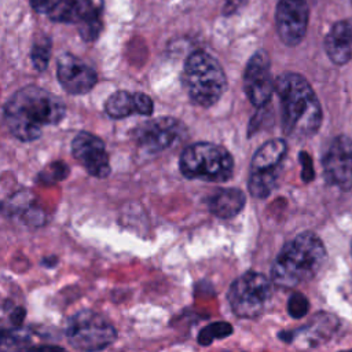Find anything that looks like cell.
I'll use <instances>...</instances> for the list:
<instances>
[{"label":"cell","instance_id":"52a82bcc","mask_svg":"<svg viewBox=\"0 0 352 352\" xmlns=\"http://www.w3.org/2000/svg\"><path fill=\"white\" fill-rule=\"evenodd\" d=\"M69 342L82 352H99L117 338L116 327L91 309L74 314L66 326Z\"/></svg>","mask_w":352,"mask_h":352},{"label":"cell","instance_id":"4316f807","mask_svg":"<svg viewBox=\"0 0 352 352\" xmlns=\"http://www.w3.org/2000/svg\"><path fill=\"white\" fill-rule=\"evenodd\" d=\"M28 352H67V351L59 345H41V346L33 348Z\"/></svg>","mask_w":352,"mask_h":352},{"label":"cell","instance_id":"9a60e30c","mask_svg":"<svg viewBox=\"0 0 352 352\" xmlns=\"http://www.w3.org/2000/svg\"><path fill=\"white\" fill-rule=\"evenodd\" d=\"M246 195L238 188H221L209 199L210 212L220 219L236 216L245 206Z\"/></svg>","mask_w":352,"mask_h":352},{"label":"cell","instance_id":"7c38bea8","mask_svg":"<svg viewBox=\"0 0 352 352\" xmlns=\"http://www.w3.org/2000/svg\"><path fill=\"white\" fill-rule=\"evenodd\" d=\"M73 157L84 169L95 177H106L110 173L109 154L104 143L89 132H78L72 142Z\"/></svg>","mask_w":352,"mask_h":352},{"label":"cell","instance_id":"484cf974","mask_svg":"<svg viewBox=\"0 0 352 352\" xmlns=\"http://www.w3.org/2000/svg\"><path fill=\"white\" fill-rule=\"evenodd\" d=\"M26 316V309L23 307H15L10 314V323L12 327H22L23 319Z\"/></svg>","mask_w":352,"mask_h":352},{"label":"cell","instance_id":"e0dca14e","mask_svg":"<svg viewBox=\"0 0 352 352\" xmlns=\"http://www.w3.org/2000/svg\"><path fill=\"white\" fill-rule=\"evenodd\" d=\"M279 170H250L248 188L252 197L265 198L268 197L276 186Z\"/></svg>","mask_w":352,"mask_h":352},{"label":"cell","instance_id":"cb8c5ba5","mask_svg":"<svg viewBox=\"0 0 352 352\" xmlns=\"http://www.w3.org/2000/svg\"><path fill=\"white\" fill-rule=\"evenodd\" d=\"M135 103H136V113L142 116H150L153 113V100L150 96L142 92L135 94Z\"/></svg>","mask_w":352,"mask_h":352},{"label":"cell","instance_id":"5b68a950","mask_svg":"<svg viewBox=\"0 0 352 352\" xmlns=\"http://www.w3.org/2000/svg\"><path fill=\"white\" fill-rule=\"evenodd\" d=\"M179 166L187 179L227 182L234 172V160L227 148L209 142H198L183 150Z\"/></svg>","mask_w":352,"mask_h":352},{"label":"cell","instance_id":"3957f363","mask_svg":"<svg viewBox=\"0 0 352 352\" xmlns=\"http://www.w3.org/2000/svg\"><path fill=\"white\" fill-rule=\"evenodd\" d=\"M326 261L322 239L304 231L296 235L278 253L271 267V282L282 287H294L316 276Z\"/></svg>","mask_w":352,"mask_h":352},{"label":"cell","instance_id":"8fae6325","mask_svg":"<svg viewBox=\"0 0 352 352\" xmlns=\"http://www.w3.org/2000/svg\"><path fill=\"white\" fill-rule=\"evenodd\" d=\"M324 176L330 184L342 190L352 187V139L348 136H337L324 158H323Z\"/></svg>","mask_w":352,"mask_h":352},{"label":"cell","instance_id":"8992f818","mask_svg":"<svg viewBox=\"0 0 352 352\" xmlns=\"http://www.w3.org/2000/svg\"><path fill=\"white\" fill-rule=\"evenodd\" d=\"M227 297L236 316L254 319L265 311L272 297V282L261 272L248 271L231 283Z\"/></svg>","mask_w":352,"mask_h":352},{"label":"cell","instance_id":"603a6c76","mask_svg":"<svg viewBox=\"0 0 352 352\" xmlns=\"http://www.w3.org/2000/svg\"><path fill=\"white\" fill-rule=\"evenodd\" d=\"M308 311H309L308 298L300 292H293L287 300V314L294 319H301L308 314Z\"/></svg>","mask_w":352,"mask_h":352},{"label":"cell","instance_id":"6da1fadb","mask_svg":"<svg viewBox=\"0 0 352 352\" xmlns=\"http://www.w3.org/2000/svg\"><path fill=\"white\" fill-rule=\"evenodd\" d=\"M63 102L48 91L28 85L16 91L4 107V120L12 135L30 142L41 135L45 125H55L65 117Z\"/></svg>","mask_w":352,"mask_h":352},{"label":"cell","instance_id":"5bb4252c","mask_svg":"<svg viewBox=\"0 0 352 352\" xmlns=\"http://www.w3.org/2000/svg\"><path fill=\"white\" fill-rule=\"evenodd\" d=\"M324 50L333 63L345 65L352 56V25L336 22L324 38Z\"/></svg>","mask_w":352,"mask_h":352},{"label":"cell","instance_id":"7402d4cb","mask_svg":"<svg viewBox=\"0 0 352 352\" xmlns=\"http://www.w3.org/2000/svg\"><path fill=\"white\" fill-rule=\"evenodd\" d=\"M69 173V168L66 164L63 162H51L50 165H47L37 176V182L41 184H55L60 180H63Z\"/></svg>","mask_w":352,"mask_h":352},{"label":"cell","instance_id":"ac0fdd59","mask_svg":"<svg viewBox=\"0 0 352 352\" xmlns=\"http://www.w3.org/2000/svg\"><path fill=\"white\" fill-rule=\"evenodd\" d=\"M104 110L111 118H125V117L136 113L135 94H129L126 91L114 92L106 100Z\"/></svg>","mask_w":352,"mask_h":352},{"label":"cell","instance_id":"2e32d148","mask_svg":"<svg viewBox=\"0 0 352 352\" xmlns=\"http://www.w3.org/2000/svg\"><path fill=\"white\" fill-rule=\"evenodd\" d=\"M287 151V144L283 139H272L265 142L254 153L250 170H278Z\"/></svg>","mask_w":352,"mask_h":352},{"label":"cell","instance_id":"9c48e42d","mask_svg":"<svg viewBox=\"0 0 352 352\" xmlns=\"http://www.w3.org/2000/svg\"><path fill=\"white\" fill-rule=\"evenodd\" d=\"M271 63L265 51H257L249 59L245 76V92L256 107H263L275 92V81L271 77Z\"/></svg>","mask_w":352,"mask_h":352},{"label":"cell","instance_id":"f1b7e54d","mask_svg":"<svg viewBox=\"0 0 352 352\" xmlns=\"http://www.w3.org/2000/svg\"><path fill=\"white\" fill-rule=\"evenodd\" d=\"M340 352H352V348L351 349H345V351H340Z\"/></svg>","mask_w":352,"mask_h":352},{"label":"cell","instance_id":"ffe728a7","mask_svg":"<svg viewBox=\"0 0 352 352\" xmlns=\"http://www.w3.org/2000/svg\"><path fill=\"white\" fill-rule=\"evenodd\" d=\"M28 342V337L22 329L0 326V352H15L22 349Z\"/></svg>","mask_w":352,"mask_h":352},{"label":"cell","instance_id":"d4e9b609","mask_svg":"<svg viewBox=\"0 0 352 352\" xmlns=\"http://www.w3.org/2000/svg\"><path fill=\"white\" fill-rule=\"evenodd\" d=\"M300 162L302 166V172H301L302 180L309 182L314 177V168H312L311 157L305 151H302V153H300Z\"/></svg>","mask_w":352,"mask_h":352},{"label":"cell","instance_id":"7a4b0ae2","mask_svg":"<svg viewBox=\"0 0 352 352\" xmlns=\"http://www.w3.org/2000/svg\"><path fill=\"white\" fill-rule=\"evenodd\" d=\"M282 104V126L286 135L308 138L322 124V107L309 82L297 73H283L275 80Z\"/></svg>","mask_w":352,"mask_h":352},{"label":"cell","instance_id":"d6986e66","mask_svg":"<svg viewBox=\"0 0 352 352\" xmlns=\"http://www.w3.org/2000/svg\"><path fill=\"white\" fill-rule=\"evenodd\" d=\"M232 331H234V329L228 322L219 320V322H213V323H209L208 326L202 327L198 333L197 340H198L199 345L208 346L216 340H223V338L231 336Z\"/></svg>","mask_w":352,"mask_h":352},{"label":"cell","instance_id":"83f0119b","mask_svg":"<svg viewBox=\"0 0 352 352\" xmlns=\"http://www.w3.org/2000/svg\"><path fill=\"white\" fill-rule=\"evenodd\" d=\"M56 261H58V258H56L55 256H50V257H45V258L43 260V265H45V267H54V265H56Z\"/></svg>","mask_w":352,"mask_h":352},{"label":"cell","instance_id":"4fadbf2b","mask_svg":"<svg viewBox=\"0 0 352 352\" xmlns=\"http://www.w3.org/2000/svg\"><path fill=\"white\" fill-rule=\"evenodd\" d=\"M56 76L62 88L70 95H82L89 92L98 80L96 73L91 66L69 54L59 58Z\"/></svg>","mask_w":352,"mask_h":352},{"label":"cell","instance_id":"44dd1931","mask_svg":"<svg viewBox=\"0 0 352 352\" xmlns=\"http://www.w3.org/2000/svg\"><path fill=\"white\" fill-rule=\"evenodd\" d=\"M32 63L36 70L43 72L47 69L51 56V41L47 37L38 38L32 47Z\"/></svg>","mask_w":352,"mask_h":352},{"label":"cell","instance_id":"277c9868","mask_svg":"<svg viewBox=\"0 0 352 352\" xmlns=\"http://www.w3.org/2000/svg\"><path fill=\"white\" fill-rule=\"evenodd\" d=\"M183 80L190 98L204 107L214 104L227 85L221 65L204 51H195L187 58Z\"/></svg>","mask_w":352,"mask_h":352},{"label":"cell","instance_id":"ba28073f","mask_svg":"<svg viewBox=\"0 0 352 352\" xmlns=\"http://www.w3.org/2000/svg\"><path fill=\"white\" fill-rule=\"evenodd\" d=\"M309 10L305 0H279L275 14L279 38L289 47L301 43L307 33Z\"/></svg>","mask_w":352,"mask_h":352},{"label":"cell","instance_id":"30bf717a","mask_svg":"<svg viewBox=\"0 0 352 352\" xmlns=\"http://www.w3.org/2000/svg\"><path fill=\"white\" fill-rule=\"evenodd\" d=\"M182 131L183 125L179 120L172 117H160L140 124L135 129L133 138L146 151L157 153L173 144L180 138Z\"/></svg>","mask_w":352,"mask_h":352}]
</instances>
